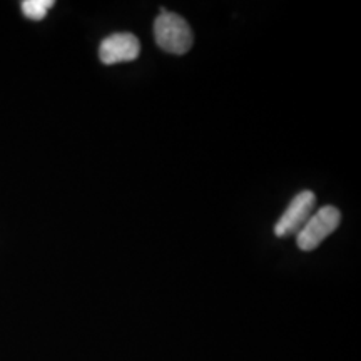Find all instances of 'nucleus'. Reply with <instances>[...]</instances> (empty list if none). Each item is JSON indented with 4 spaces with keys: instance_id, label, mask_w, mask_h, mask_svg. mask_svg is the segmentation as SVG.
<instances>
[{
    "instance_id": "20e7f679",
    "label": "nucleus",
    "mask_w": 361,
    "mask_h": 361,
    "mask_svg": "<svg viewBox=\"0 0 361 361\" xmlns=\"http://www.w3.org/2000/svg\"><path fill=\"white\" fill-rule=\"evenodd\" d=\"M139 54H141V44L134 34L129 32L107 35L99 45V59L106 66L130 62L137 59Z\"/></svg>"
},
{
    "instance_id": "39448f33",
    "label": "nucleus",
    "mask_w": 361,
    "mask_h": 361,
    "mask_svg": "<svg viewBox=\"0 0 361 361\" xmlns=\"http://www.w3.org/2000/svg\"><path fill=\"white\" fill-rule=\"evenodd\" d=\"M51 7H54L52 0H25L22 2V12L30 20H42L51 11Z\"/></svg>"
},
{
    "instance_id": "f03ea898",
    "label": "nucleus",
    "mask_w": 361,
    "mask_h": 361,
    "mask_svg": "<svg viewBox=\"0 0 361 361\" xmlns=\"http://www.w3.org/2000/svg\"><path fill=\"white\" fill-rule=\"evenodd\" d=\"M341 223V213L335 206H323L311 214L306 224L296 234L298 247L301 251H313L326 239Z\"/></svg>"
},
{
    "instance_id": "f257e3e1",
    "label": "nucleus",
    "mask_w": 361,
    "mask_h": 361,
    "mask_svg": "<svg viewBox=\"0 0 361 361\" xmlns=\"http://www.w3.org/2000/svg\"><path fill=\"white\" fill-rule=\"evenodd\" d=\"M154 37L162 51L176 54H186L192 47L194 35L191 27L178 13L161 11V16L154 22Z\"/></svg>"
},
{
    "instance_id": "7ed1b4c3",
    "label": "nucleus",
    "mask_w": 361,
    "mask_h": 361,
    "mask_svg": "<svg viewBox=\"0 0 361 361\" xmlns=\"http://www.w3.org/2000/svg\"><path fill=\"white\" fill-rule=\"evenodd\" d=\"M316 206V196L311 191L298 192L293 201L288 204L279 221L274 226V234L278 238H286L291 234H298L306 221L311 218Z\"/></svg>"
}]
</instances>
